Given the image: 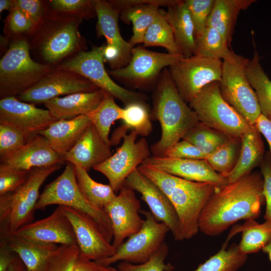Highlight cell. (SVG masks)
<instances>
[{
	"label": "cell",
	"mask_w": 271,
	"mask_h": 271,
	"mask_svg": "<svg viewBox=\"0 0 271 271\" xmlns=\"http://www.w3.org/2000/svg\"><path fill=\"white\" fill-rule=\"evenodd\" d=\"M255 126L266 139L271 151V120L261 114L256 119Z\"/></svg>",
	"instance_id": "cell-54"
},
{
	"label": "cell",
	"mask_w": 271,
	"mask_h": 271,
	"mask_svg": "<svg viewBox=\"0 0 271 271\" xmlns=\"http://www.w3.org/2000/svg\"><path fill=\"white\" fill-rule=\"evenodd\" d=\"M225 242L221 249L193 271H238L246 261L247 255L241 253L234 243L227 248Z\"/></svg>",
	"instance_id": "cell-37"
},
{
	"label": "cell",
	"mask_w": 271,
	"mask_h": 271,
	"mask_svg": "<svg viewBox=\"0 0 271 271\" xmlns=\"http://www.w3.org/2000/svg\"><path fill=\"white\" fill-rule=\"evenodd\" d=\"M169 68L180 94L189 104L206 86L220 82L222 61L193 55L183 57Z\"/></svg>",
	"instance_id": "cell-12"
},
{
	"label": "cell",
	"mask_w": 271,
	"mask_h": 271,
	"mask_svg": "<svg viewBox=\"0 0 271 271\" xmlns=\"http://www.w3.org/2000/svg\"><path fill=\"white\" fill-rule=\"evenodd\" d=\"M240 148V139L230 138L218 150L208 156L206 160L216 172L225 177L235 166Z\"/></svg>",
	"instance_id": "cell-41"
},
{
	"label": "cell",
	"mask_w": 271,
	"mask_h": 271,
	"mask_svg": "<svg viewBox=\"0 0 271 271\" xmlns=\"http://www.w3.org/2000/svg\"><path fill=\"white\" fill-rule=\"evenodd\" d=\"M74 169L77 185L82 195L94 206L104 210L116 196L113 189L109 184L94 181L84 168L74 166Z\"/></svg>",
	"instance_id": "cell-35"
},
{
	"label": "cell",
	"mask_w": 271,
	"mask_h": 271,
	"mask_svg": "<svg viewBox=\"0 0 271 271\" xmlns=\"http://www.w3.org/2000/svg\"><path fill=\"white\" fill-rule=\"evenodd\" d=\"M140 213L145 217L140 230L124 241L113 255L98 263L109 266L118 261H126L140 264L148 261L158 251L170 229L165 223L157 221L150 211L141 210Z\"/></svg>",
	"instance_id": "cell-10"
},
{
	"label": "cell",
	"mask_w": 271,
	"mask_h": 271,
	"mask_svg": "<svg viewBox=\"0 0 271 271\" xmlns=\"http://www.w3.org/2000/svg\"><path fill=\"white\" fill-rule=\"evenodd\" d=\"M91 123L88 115H82L71 119L58 120L38 134L44 137L51 148L63 156L75 146Z\"/></svg>",
	"instance_id": "cell-27"
},
{
	"label": "cell",
	"mask_w": 271,
	"mask_h": 271,
	"mask_svg": "<svg viewBox=\"0 0 271 271\" xmlns=\"http://www.w3.org/2000/svg\"><path fill=\"white\" fill-rule=\"evenodd\" d=\"M186 180L208 183L220 188L227 178L216 172L205 159H182L151 156L143 163Z\"/></svg>",
	"instance_id": "cell-19"
},
{
	"label": "cell",
	"mask_w": 271,
	"mask_h": 271,
	"mask_svg": "<svg viewBox=\"0 0 271 271\" xmlns=\"http://www.w3.org/2000/svg\"><path fill=\"white\" fill-rule=\"evenodd\" d=\"M79 251L77 244L58 245L47 259L42 271H74Z\"/></svg>",
	"instance_id": "cell-42"
},
{
	"label": "cell",
	"mask_w": 271,
	"mask_h": 271,
	"mask_svg": "<svg viewBox=\"0 0 271 271\" xmlns=\"http://www.w3.org/2000/svg\"><path fill=\"white\" fill-rule=\"evenodd\" d=\"M248 60L233 51L223 60L219 88L224 100L249 124L255 125L261 113L256 94L245 71Z\"/></svg>",
	"instance_id": "cell-7"
},
{
	"label": "cell",
	"mask_w": 271,
	"mask_h": 271,
	"mask_svg": "<svg viewBox=\"0 0 271 271\" xmlns=\"http://www.w3.org/2000/svg\"><path fill=\"white\" fill-rule=\"evenodd\" d=\"M30 171L0 164V195L20 188L27 181Z\"/></svg>",
	"instance_id": "cell-47"
},
{
	"label": "cell",
	"mask_w": 271,
	"mask_h": 271,
	"mask_svg": "<svg viewBox=\"0 0 271 271\" xmlns=\"http://www.w3.org/2000/svg\"><path fill=\"white\" fill-rule=\"evenodd\" d=\"M176 0H117L121 11L120 17L125 23L132 24L133 34L128 41L132 47L143 43L144 36L156 19L160 6L168 7Z\"/></svg>",
	"instance_id": "cell-23"
},
{
	"label": "cell",
	"mask_w": 271,
	"mask_h": 271,
	"mask_svg": "<svg viewBox=\"0 0 271 271\" xmlns=\"http://www.w3.org/2000/svg\"><path fill=\"white\" fill-rule=\"evenodd\" d=\"M11 11L9 26L12 32L21 33L30 32L34 29V23L24 12L14 7Z\"/></svg>",
	"instance_id": "cell-50"
},
{
	"label": "cell",
	"mask_w": 271,
	"mask_h": 271,
	"mask_svg": "<svg viewBox=\"0 0 271 271\" xmlns=\"http://www.w3.org/2000/svg\"><path fill=\"white\" fill-rule=\"evenodd\" d=\"M239 232H242V235L238 246L243 254L256 253L271 242V223L268 221L259 223L254 220L245 221L242 225L232 229L226 242H228L233 235Z\"/></svg>",
	"instance_id": "cell-33"
},
{
	"label": "cell",
	"mask_w": 271,
	"mask_h": 271,
	"mask_svg": "<svg viewBox=\"0 0 271 271\" xmlns=\"http://www.w3.org/2000/svg\"><path fill=\"white\" fill-rule=\"evenodd\" d=\"M262 251L267 254L268 258L271 262V242L265 246L262 249Z\"/></svg>",
	"instance_id": "cell-57"
},
{
	"label": "cell",
	"mask_w": 271,
	"mask_h": 271,
	"mask_svg": "<svg viewBox=\"0 0 271 271\" xmlns=\"http://www.w3.org/2000/svg\"><path fill=\"white\" fill-rule=\"evenodd\" d=\"M166 12L160 9L152 24L147 31L143 41L144 47L159 46L166 49L168 53L182 55L178 47L172 29L168 23Z\"/></svg>",
	"instance_id": "cell-36"
},
{
	"label": "cell",
	"mask_w": 271,
	"mask_h": 271,
	"mask_svg": "<svg viewBox=\"0 0 271 271\" xmlns=\"http://www.w3.org/2000/svg\"><path fill=\"white\" fill-rule=\"evenodd\" d=\"M104 45L94 47L90 51H80L74 57L61 63L55 68L71 71L88 79L99 89L112 95L124 105L144 101L143 94L130 91L116 84L105 70L104 63Z\"/></svg>",
	"instance_id": "cell-9"
},
{
	"label": "cell",
	"mask_w": 271,
	"mask_h": 271,
	"mask_svg": "<svg viewBox=\"0 0 271 271\" xmlns=\"http://www.w3.org/2000/svg\"><path fill=\"white\" fill-rule=\"evenodd\" d=\"M47 109L22 101L16 97L0 100V123L9 124L31 134H38L57 121Z\"/></svg>",
	"instance_id": "cell-21"
},
{
	"label": "cell",
	"mask_w": 271,
	"mask_h": 271,
	"mask_svg": "<svg viewBox=\"0 0 271 271\" xmlns=\"http://www.w3.org/2000/svg\"><path fill=\"white\" fill-rule=\"evenodd\" d=\"M245 71L256 94L261 114L271 120V80L261 65L256 51L252 58L248 60Z\"/></svg>",
	"instance_id": "cell-34"
},
{
	"label": "cell",
	"mask_w": 271,
	"mask_h": 271,
	"mask_svg": "<svg viewBox=\"0 0 271 271\" xmlns=\"http://www.w3.org/2000/svg\"><path fill=\"white\" fill-rule=\"evenodd\" d=\"M101 265V264H100ZM102 268L103 271H120L117 268L109 266H103L102 265Z\"/></svg>",
	"instance_id": "cell-58"
},
{
	"label": "cell",
	"mask_w": 271,
	"mask_h": 271,
	"mask_svg": "<svg viewBox=\"0 0 271 271\" xmlns=\"http://www.w3.org/2000/svg\"><path fill=\"white\" fill-rule=\"evenodd\" d=\"M8 271H27V268L20 258L18 256L9 267Z\"/></svg>",
	"instance_id": "cell-55"
},
{
	"label": "cell",
	"mask_w": 271,
	"mask_h": 271,
	"mask_svg": "<svg viewBox=\"0 0 271 271\" xmlns=\"http://www.w3.org/2000/svg\"><path fill=\"white\" fill-rule=\"evenodd\" d=\"M217 189L210 183L190 181L176 177L167 197L176 211L184 239L191 238L199 231L200 214Z\"/></svg>",
	"instance_id": "cell-8"
},
{
	"label": "cell",
	"mask_w": 271,
	"mask_h": 271,
	"mask_svg": "<svg viewBox=\"0 0 271 271\" xmlns=\"http://www.w3.org/2000/svg\"><path fill=\"white\" fill-rule=\"evenodd\" d=\"M53 68L34 61L25 39L13 42L0 61V98L17 97L32 87Z\"/></svg>",
	"instance_id": "cell-4"
},
{
	"label": "cell",
	"mask_w": 271,
	"mask_h": 271,
	"mask_svg": "<svg viewBox=\"0 0 271 271\" xmlns=\"http://www.w3.org/2000/svg\"><path fill=\"white\" fill-rule=\"evenodd\" d=\"M152 113L161 127L160 139L151 147L154 156H163L199 122L196 113L180 94L167 68L159 77Z\"/></svg>",
	"instance_id": "cell-2"
},
{
	"label": "cell",
	"mask_w": 271,
	"mask_h": 271,
	"mask_svg": "<svg viewBox=\"0 0 271 271\" xmlns=\"http://www.w3.org/2000/svg\"><path fill=\"white\" fill-rule=\"evenodd\" d=\"M58 205L75 209L92 217L100 226L107 240L113 239L111 221L104 210L91 204L84 197L77 185L74 165L67 163L63 172L45 187L40 194L36 210Z\"/></svg>",
	"instance_id": "cell-5"
},
{
	"label": "cell",
	"mask_w": 271,
	"mask_h": 271,
	"mask_svg": "<svg viewBox=\"0 0 271 271\" xmlns=\"http://www.w3.org/2000/svg\"><path fill=\"white\" fill-rule=\"evenodd\" d=\"M260 132L255 126L241 137V148L235 166L225 177L228 182H234L246 175L259 163L264 154L263 143Z\"/></svg>",
	"instance_id": "cell-30"
},
{
	"label": "cell",
	"mask_w": 271,
	"mask_h": 271,
	"mask_svg": "<svg viewBox=\"0 0 271 271\" xmlns=\"http://www.w3.org/2000/svg\"><path fill=\"white\" fill-rule=\"evenodd\" d=\"M94 6L97 18V34L105 37L107 45L119 51L122 67H125L130 61L134 47L120 33L118 24L120 12L109 1L94 0Z\"/></svg>",
	"instance_id": "cell-25"
},
{
	"label": "cell",
	"mask_w": 271,
	"mask_h": 271,
	"mask_svg": "<svg viewBox=\"0 0 271 271\" xmlns=\"http://www.w3.org/2000/svg\"><path fill=\"white\" fill-rule=\"evenodd\" d=\"M121 120L122 124L113 131L110 139L111 147L119 143L128 130H134L138 136L144 138L149 136L153 129L149 112L144 101L125 105L122 108Z\"/></svg>",
	"instance_id": "cell-32"
},
{
	"label": "cell",
	"mask_w": 271,
	"mask_h": 271,
	"mask_svg": "<svg viewBox=\"0 0 271 271\" xmlns=\"http://www.w3.org/2000/svg\"><path fill=\"white\" fill-rule=\"evenodd\" d=\"M232 52L219 32L210 26L207 25L202 34L195 38L193 55L221 60L229 57Z\"/></svg>",
	"instance_id": "cell-38"
},
{
	"label": "cell",
	"mask_w": 271,
	"mask_h": 271,
	"mask_svg": "<svg viewBox=\"0 0 271 271\" xmlns=\"http://www.w3.org/2000/svg\"><path fill=\"white\" fill-rule=\"evenodd\" d=\"M138 136L131 130L114 154L93 168L107 178L116 193L124 186L129 175L151 156L147 141L144 137L137 140Z\"/></svg>",
	"instance_id": "cell-13"
},
{
	"label": "cell",
	"mask_w": 271,
	"mask_h": 271,
	"mask_svg": "<svg viewBox=\"0 0 271 271\" xmlns=\"http://www.w3.org/2000/svg\"><path fill=\"white\" fill-rule=\"evenodd\" d=\"M98 89L88 79L77 73L54 68L17 98L22 101L36 104L45 103L62 95Z\"/></svg>",
	"instance_id": "cell-15"
},
{
	"label": "cell",
	"mask_w": 271,
	"mask_h": 271,
	"mask_svg": "<svg viewBox=\"0 0 271 271\" xmlns=\"http://www.w3.org/2000/svg\"><path fill=\"white\" fill-rule=\"evenodd\" d=\"M194 25L195 38L200 36L207 26L208 18L215 0H185Z\"/></svg>",
	"instance_id": "cell-46"
},
{
	"label": "cell",
	"mask_w": 271,
	"mask_h": 271,
	"mask_svg": "<svg viewBox=\"0 0 271 271\" xmlns=\"http://www.w3.org/2000/svg\"><path fill=\"white\" fill-rule=\"evenodd\" d=\"M231 138L199 122L183 138L198 148L207 157Z\"/></svg>",
	"instance_id": "cell-40"
},
{
	"label": "cell",
	"mask_w": 271,
	"mask_h": 271,
	"mask_svg": "<svg viewBox=\"0 0 271 271\" xmlns=\"http://www.w3.org/2000/svg\"><path fill=\"white\" fill-rule=\"evenodd\" d=\"M50 4L53 10L63 15L75 16L82 19L94 17V14L96 15L94 1L52 0Z\"/></svg>",
	"instance_id": "cell-44"
},
{
	"label": "cell",
	"mask_w": 271,
	"mask_h": 271,
	"mask_svg": "<svg viewBox=\"0 0 271 271\" xmlns=\"http://www.w3.org/2000/svg\"><path fill=\"white\" fill-rule=\"evenodd\" d=\"M261 173L263 176V194L266 205L264 215L265 221L271 223V160L268 158L261 163Z\"/></svg>",
	"instance_id": "cell-51"
},
{
	"label": "cell",
	"mask_w": 271,
	"mask_h": 271,
	"mask_svg": "<svg viewBox=\"0 0 271 271\" xmlns=\"http://www.w3.org/2000/svg\"><path fill=\"white\" fill-rule=\"evenodd\" d=\"M18 256L5 240L0 239V271H8Z\"/></svg>",
	"instance_id": "cell-52"
},
{
	"label": "cell",
	"mask_w": 271,
	"mask_h": 271,
	"mask_svg": "<svg viewBox=\"0 0 271 271\" xmlns=\"http://www.w3.org/2000/svg\"><path fill=\"white\" fill-rule=\"evenodd\" d=\"M163 156L182 159H205L206 156L195 145L182 139L170 148Z\"/></svg>",
	"instance_id": "cell-48"
},
{
	"label": "cell",
	"mask_w": 271,
	"mask_h": 271,
	"mask_svg": "<svg viewBox=\"0 0 271 271\" xmlns=\"http://www.w3.org/2000/svg\"><path fill=\"white\" fill-rule=\"evenodd\" d=\"M13 233L37 242L77 244L72 225L62 206H58L48 217L33 221Z\"/></svg>",
	"instance_id": "cell-20"
},
{
	"label": "cell",
	"mask_w": 271,
	"mask_h": 271,
	"mask_svg": "<svg viewBox=\"0 0 271 271\" xmlns=\"http://www.w3.org/2000/svg\"><path fill=\"white\" fill-rule=\"evenodd\" d=\"M0 159L1 165L27 171L65 162L63 156L51 148L47 140L39 134L32 136L21 148L0 156Z\"/></svg>",
	"instance_id": "cell-22"
},
{
	"label": "cell",
	"mask_w": 271,
	"mask_h": 271,
	"mask_svg": "<svg viewBox=\"0 0 271 271\" xmlns=\"http://www.w3.org/2000/svg\"><path fill=\"white\" fill-rule=\"evenodd\" d=\"M13 7L19 9L24 12L32 20L35 28L44 19V7L43 3L38 0L12 1Z\"/></svg>",
	"instance_id": "cell-49"
},
{
	"label": "cell",
	"mask_w": 271,
	"mask_h": 271,
	"mask_svg": "<svg viewBox=\"0 0 271 271\" xmlns=\"http://www.w3.org/2000/svg\"><path fill=\"white\" fill-rule=\"evenodd\" d=\"M60 164L34 168L26 183L13 192L0 195V236L14 232L33 222L40 189Z\"/></svg>",
	"instance_id": "cell-3"
},
{
	"label": "cell",
	"mask_w": 271,
	"mask_h": 271,
	"mask_svg": "<svg viewBox=\"0 0 271 271\" xmlns=\"http://www.w3.org/2000/svg\"><path fill=\"white\" fill-rule=\"evenodd\" d=\"M169 247L165 242L158 251L147 262L140 264L120 261L117 268L120 271H173L174 266L166 263Z\"/></svg>",
	"instance_id": "cell-45"
},
{
	"label": "cell",
	"mask_w": 271,
	"mask_h": 271,
	"mask_svg": "<svg viewBox=\"0 0 271 271\" xmlns=\"http://www.w3.org/2000/svg\"><path fill=\"white\" fill-rule=\"evenodd\" d=\"M33 135L15 126L0 123V156L21 148Z\"/></svg>",
	"instance_id": "cell-43"
},
{
	"label": "cell",
	"mask_w": 271,
	"mask_h": 271,
	"mask_svg": "<svg viewBox=\"0 0 271 271\" xmlns=\"http://www.w3.org/2000/svg\"><path fill=\"white\" fill-rule=\"evenodd\" d=\"M184 57L182 55L159 53L142 47L133 48L128 64L121 68L108 71L117 79L140 88L154 82L166 67H170Z\"/></svg>",
	"instance_id": "cell-14"
},
{
	"label": "cell",
	"mask_w": 271,
	"mask_h": 271,
	"mask_svg": "<svg viewBox=\"0 0 271 271\" xmlns=\"http://www.w3.org/2000/svg\"><path fill=\"white\" fill-rule=\"evenodd\" d=\"M189 106L201 123L231 138L240 139L255 125L249 124L223 98L219 82L206 86Z\"/></svg>",
	"instance_id": "cell-6"
},
{
	"label": "cell",
	"mask_w": 271,
	"mask_h": 271,
	"mask_svg": "<svg viewBox=\"0 0 271 271\" xmlns=\"http://www.w3.org/2000/svg\"><path fill=\"white\" fill-rule=\"evenodd\" d=\"M13 8L12 1L1 0L0 1V12L4 10L11 11Z\"/></svg>",
	"instance_id": "cell-56"
},
{
	"label": "cell",
	"mask_w": 271,
	"mask_h": 271,
	"mask_svg": "<svg viewBox=\"0 0 271 271\" xmlns=\"http://www.w3.org/2000/svg\"><path fill=\"white\" fill-rule=\"evenodd\" d=\"M74 271H103L101 265L96 261L78 256Z\"/></svg>",
	"instance_id": "cell-53"
},
{
	"label": "cell",
	"mask_w": 271,
	"mask_h": 271,
	"mask_svg": "<svg viewBox=\"0 0 271 271\" xmlns=\"http://www.w3.org/2000/svg\"><path fill=\"white\" fill-rule=\"evenodd\" d=\"M50 18L38 40L39 53L49 65L58 63L79 48L78 26L82 21L79 17L65 15Z\"/></svg>",
	"instance_id": "cell-11"
},
{
	"label": "cell",
	"mask_w": 271,
	"mask_h": 271,
	"mask_svg": "<svg viewBox=\"0 0 271 271\" xmlns=\"http://www.w3.org/2000/svg\"><path fill=\"white\" fill-rule=\"evenodd\" d=\"M114 99L107 93L99 105L88 115L104 142L110 147V128L115 121L121 120L122 111V108L116 103Z\"/></svg>",
	"instance_id": "cell-39"
},
{
	"label": "cell",
	"mask_w": 271,
	"mask_h": 271,
	"mask_svg": "<svg viewBox=\"0 0 271 271\" xmlns=\"http://www.w3.org/2000/svg\"><path fill=\"white\" fill-rule=\"evenodd\" d=\"M124 186L141 194V199L148 205L154 217L168 226L175 240L184 239L175 209L169 198L155 183L137 169L126 178Z\"/></svg>",
	"instance_id": "cell-18"
},
{
	"label": "cell",
	"mask_w": 271,
	"mask_h": 271,
	"mask_svg": "<svg viewBox=\"0 0 271 271\" xmlns=\"http://www.w3.org/2000/svg\"><path fill=\"white\" fill-rule=\"evenodd\" d=\"M261 173L251 172L217 189L203 208L199 230L209 236H217L240 220H255L265 204Z\"/></svg>",
	"instance_id": "cell-1"
},
{
	"label": "cell",
	"mask_w": 271,
	"mask_h": 271,
	"mask_svg": "<svg viewBox=\"0 0 271 271\" xmlns=\"http://www.w3.org/2000/svg\"><path fill=\"white\" fill-rule=\"evenodd\" d=\"M167 8L166 17L176 44L183 56L190 57L194 53L195 37L194 25L185 1L176 0Z\"/></svg>",
	"instance_id": "cell-29"
},
{
	"label": "cell",
	"mask_w": 271,
	"mask_h": 271,
	"mask_svg": "<svg viewBox=\"0 0 271 271\" xmlns=\"http://www.w3.org/2000/svg\"><path fill=\"white\" fill-rule=\"evenodd\" d=\"M62 206L72 225L79 257L98 262L115 253L116 249L92 217L75 209Z\"/></svg>",
	"instance_id": "cell-16"
},
{
	"label": "cell",
	"mask_w": 271,
	"mask_h": 271,
	"mask_svg": "<svg viewBox=\"0 0 271 271\" xmlns=\"http://www.w3.org/2000/svg\"><path fill=\"white\" fill-rule=\"evenodd\" d=\"M19 256L27 271H42L50 255L58 247L56 244L37 242L13 233L0 236Z\"/></svg>",
	"instance_id": "cell-28"
},
{
	"label": "cell",
	"mask_w": 271,
	"mask_h": 271,
	"mask_svg": "<svg viewBox=\"0 0 271 271\" xmlns=\"http://www.w3.org/2000/svg\"><path fill=\"white\" fill-rule=\"evenodd\" d=\"M255 2L254 0H215L207 25L216 29L230 47L239 12L246 10Z\"/></svg>",
	"instance_id": "cell-31"
},
{
	"label": "cell",
	"mask_w": 271,
	"mask_h": 271,
	"mask_svg": "<svg viewBox=\"0 0 271 271\" xmlns=\"http://www.w3.org/2000/svg\"><path fill=\"white\" fill-rule=\"evenodd\" d=\"M111 147L103 140L91 123L75 146L63 156L65 162L88 171L111 155Z\"/></svg>",
	"instance_id": "cell-24"
},
{
	"label": "cell",
	"mask_w": 271,
	"mask_h": 271,
	"mask_svg": "<svg viewBox=\"0 0 271 271\" xmlns=\"http://www.w3.org/2000/svg\"><path fill=\"white\" fill-rule=\"evenodd\" d=\"M106 93L100 89L77 92L53 98L44 104L57 120L71 119L82 115H88L99 105Z\"/></svg>",
	"instance_id": "cell-26"
},
{
	"label": "cell",
	"mask_w": 271,
	"mask_h": 271,
	"mask_svg": "<svg viewBox=\"0 0 271 271\" xmlns=\"http://www.w3.org/2000/svg\"><path fill=\"white\" fill-rule=\"evenodd\" d=\"M141 204L135 191L124 186L119 194L104 208L111 221L112 244L117 249L125 238L138 232L144 222L139 215Z\"/></svg>",
	"instance_id": "cell-17"
}]
</instances>
